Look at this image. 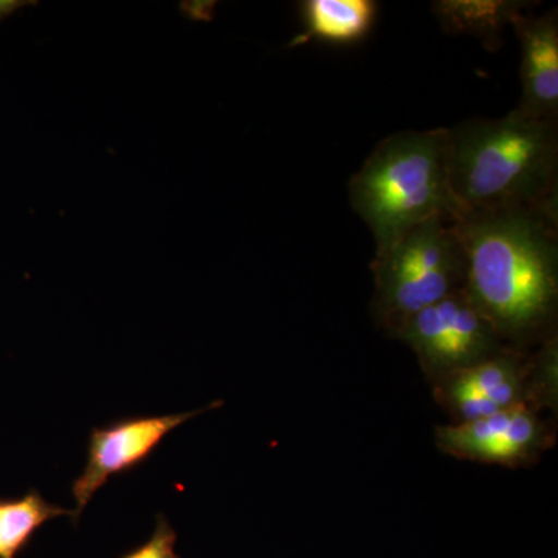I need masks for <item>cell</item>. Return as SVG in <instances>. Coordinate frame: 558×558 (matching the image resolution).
Returning <instances> with one entry per match:
<instances>
[{"label": "cell", "mask_w": 558, "mask_h": 558, "mask_svg": "<svg viewBox=\"0 0 558 558\" xmlns=\"http://www.w3.org/2000/svg\"><path fill=\"white\" fill-rule=\"evenodd\" d=\"M464 292L506 347L523 349L556 336V216L538 209L476 213L458 219Z\"/></svg>", "instance_id": "6da1fadb"}, {"label": "cell", "mask_w": 558, "mask_h": 558, "mask_svg": "<svg viewBox=\"0 0 558 558\" xmlns=\"http://www.w3.org/2000/svg\"><path fill=\"white\" fill-rule=\"evenodd\" d=\"M557 121L513 109L449 130V178L459 218L506 209L557 215Z\"/></svg>", "instance_id": "7a4b0ae2"}, {"label": "cell", "mask_w": 558, "mask_h": 558, "mask_svg": "<svg viewBox=\"0 0 558 558\" xmlns=\"http://www.w3.org/2000/svg\"><path fill=\"white\" fill-rule=\"evenodd\" d=\"M352 209L376 250L433 219H459L449 178V130L400 131L381 140L349 182Z\"/></svg>", "instance_id": "3957f363"}, {"label": "cell", "mask_w": 558, "mask_h": 558, "mask_svg": "<svg viewBox=\"0 0 558 558\" xmlns=\"http://www.w3.org/2000/svg\"><path fill=\"white\" fill-rule=\"evenodd\" d=\"M458 220L433 219L376 250L373 314L395 333L411 315L464 288V252Z\"/></svg>", "instance_id": "277c9868"}, {"label": "cell", "mask_w": 558, "mask_h": 558, "mask_svg": "<svg viewBox=\"0 0 558 558\" xmlns=\"http://www.w3.org/2000/svg\"><path fill=\"white\" fill-rule=\"evenodd\" d=\"M557 347L545 344L535 357L523 349L505 348L468 368L444 374L435 398L453 422L476 421L517 405L553 403L557 395Z\"/></svg>", "instance_id": "5b68a950"}, {"label": "cell", "mask_w": 558, "mask_h": 558, "mask_svg": "<svg viewBox=\"0 0 558 558\" xmlns=\"http://www.w3.org/2000/svg\"><path fill=\"white\" fill-rule=\"evenodd\" d=\"M392 337L411 348L432 380L508 348L464 289L411 315Z\"/></svg>", "instance_id": "8992f818"}, {"label": "cell", "mask_w": 558, "mask_h": 558, "mask_svg": "<svg viewBox=\"0 0 558 558\" xmlns=\"http://www.w3.org/2000/svg\"><path fill=\"white\" fill-rule=\"evenodd\" d=\"M435 442L444 454L461 461L519 469L535 464L554 436L537 407L517 405L476 421L440 425Z\"/></svg>", "instance_id": "52a82bcc"}, {"label": "cell", "mask_w": 558, "mask_h": 558, "mask_svg": "<svg viewBox=\"0 0 558 558\" xmlns=\"http://www.w3.org/2000/svg\"><path fill=\"white\" fill-rule=\"evenodd\" d=\"M220 405L222 402L186 413L123 417L92 429L86 468L72 486L73 523L76 524L92 498L112 476L140 468L175 428Z\"/></svg>", "instance_id": "ba28073f"}, {"label": "cell", "mask_w": 558, "mask_h": 558, "mask_svg": "<svg viewBox=\"0 0 558 558\" xmlns=\"http://www.w3.org/2000/svg\"><path fill=\"white\" fill-rule=\"evenodd\" d=\"M510 27L521 47V100L517 109L532 119L557 121L558 117V14H515Z\"/></svg>", "instance_id": "9c48e42d"}, {"label": "cell", "mask_w": 558, "mask_h": 558, "mask_svg": "<svg viewBox=\"0 0 558 558\" xmlns=\"http://www.w3.org/2000/svg\"><path fill=\"white\" fill-rule=\"evenodd\" d=\"M304 32L290 46H304L311 40L354 44L365 39L379 13L374 0H306L301 3Z\"/></svg>", "instance_id": "30bf717a"}, {"label": "cell", "mask_w": 558, "mask_h": 558, "mask_svg": "<svg viewBox=\"0 0 558 558\" xmlns=\"http://www.w3.org/2000/svg\"><path fill=\"white\" fill-rule=\"evenodd\" d=\"M527 7L529 2L515 0H439L433 3V13L444 32L473 36L488 51H495L502 46V36L515 14Z\"/></svg>", "instance_id": "8fae6325"}, {"label": "cell", "mask_w": 558, "mask_h": 558, "mask_svg": "<svg viewBox=\"0 0 558 558\" xmlns=\"http://www.w3.org/2000/svg\"><path fill=\"white\" fill-rule=\"evenodd\" d=\"M73 517V510L51 505L39 492L0 498V558H17L47 521Z\"/></svg>", "instance_id": "7c38bea8"}, {"label": "cell", "mask_w": 558, "mask_h": 558, "mask_svg": "<svg viewBox=\"0 0 558 558\" xmlns=\"http://www.w3.org/2000/svg\"><path fill=\"white\" fill-rule=\"evenodd\" d=\"M175 543H178V534L171 527L170 521L159 515L154 534L148 542L120 558H182L175 553Z\"/></svg>", "instance_id": "4fadbf2b"}, {"label": "cell", "mask_w": 558, "mask_h": 558, "mask_svg": "<svg viewBox=\"0 0 558 558\" xmlns=\"http://www.w3.org/2000/svg\"><path fill=\"white\" fill-rule=\"evenodd\" d=\"M215 2H191L189 7H183L189 13L191 20L211 21Z\"/></svg>", "instance_id": "5bb4252c"}, {"label": "cell", "mask_w": 558, "mask_h": 558, "mask_svg": "<svg viewBox=\"0 0 558 558\" xmlns=\"http://www.w3.org/2000/svg\"><path fill=\"white\" fill-rule=\"evenodd\" d=\"M22 5H25V2H16V0H0V20L9 16L13 11L21 9Z\"/></svg>", "instance_id": "9a60e30c"}]
</instances>
